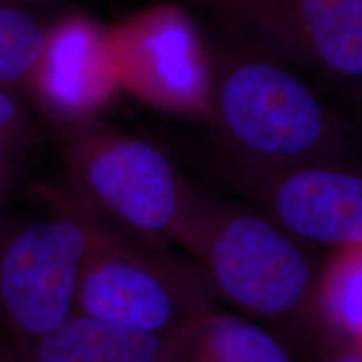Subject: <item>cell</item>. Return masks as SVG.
<instances>
[{
	"label": "cell",
	"instance_id": "cell-3",
	"mask_svg": "<svg viewBox=\"0 0 362 362\" xmlns=\"http://www.w3.org/2000/svg\"><path fill=\"white\" fill-rule=\"evenodd\" d=\"M252 47L356 83L362 76V0H192Z\"/></svg>",
	"mask_w": 362,
	"mask_h": 362
},
{
	"label": "cell",
	"instance_id": "cell-7",
	"mask_svg": "<svg viewBox=\"0 0 362 362\" xmlns=\"http://www.w3.org/2000/svg\"><path fill=\"white\" fill-rule=\"evenodd\" d=\"M274 218L298 240L341 248L361 247L362 178L332 166H293L267 192Z\"/></svg>",
	"mask_w": 362,
	"mask_h": 362
},
{
	"label": "cell",
	"instance_id": "cell-15",
	"mask_svg": "<svg viewBox=\"0 0 362 362\" xmlns=\"http://www.w3.org/2000/svg\"><path fill=\"white\" fill-rule=\"evenodd\" d=\"M324 362H362L361 346L344 347L341 352H337V354L330 356L329 359H325Z\"/></svg>",
	"mask_w": 362,
	"mask_h": 362
},
{
	"label": "cell",
	"instance_id": "cell-6",
	"mask_svg": "<svg viewBox=\"0 0 362 362\" xmlns=\"http://www.w3.org/2000/svg\"><path fill=\"white\" fill-rule=\"evenodd\" d=\"M76 312L165 337L176 336L202 317L189 310L165 272L98 240L81 275Z\"/></svg>",
	"mask_w": 362,
	"mask_h": 362
},
{
	"label": "cell",
	"instance_id": "cell-17",
	"mask_svg": "<svg viewBox=\"0 0 362 362\" xmlns=\"http://www.w3.org/2000/svg\"><path fill=\"white\" fill-rule=\"evenodd\" d=\"M52 2V0H16L13 4H47Z\"/></svg>",
	"mask_w": 362,
	"mask_h": 362
},
{
	"label": "cell",
	"instance_id": "cell-4",
	"mask_svg": "<svg viewBox=\"0 0 362 362\" xmlns=\"http://www.w3.org/2000/svg\"><path fill=\"white\" fill-rule=\"evenodd\" d=\"M205 259L221 296L265 319L296 314L314 293L309 253L298 238L264 216L233 214L221 220L208 238Z\"/></svg>",
	"mask_w": 362,
	"mask_h": 362
},
{
	"label": "cell",
	"instance_id": "cell-1",
	"mask_svg": "<svg viewBox=\"0 0 362 362\" xmlns=\"http://www.w3.org/2000/svg\"><path fill=\"white\" fill-rule=\"evenodd\" d=\"M215 104L226 136L264 161L309 160L332 141L334 123L320 99L267 54L230 61L216 83Z\"/></svg>",
	"mask_w": 362,
	"mask_h": 362
},
{
	"label": "cell",
	"instance_id": "cell-16",
	"mask_svg": "<svg viewBox=\"0 0 362 362\" xmlns=\"http://www.w3.org/2000/svg\"><path fill=\"white\" fill-rule=\"evenodd\" d=\"M0 362H24V359L19 356V352L0 351Z\"/></svg>",
	"mask_w": 362,
	"mask_h": 362
},
{
	"label": "cell",
	"instance_id": "cell-12",
	"mask_svg": "<svg viewBox=\"0 0 362 362\" xmlns=\"http://www.w3.org/2000/svg\"><path fill=\"white\" fill-rule=\"evenodd\" d=\"M49 30L21 4L0 2V88L33 78Z\"/></svg>",
	"mask_w": 362,
	"mask_h": 362
},
{
	"label": "cell",
	"instance_id": "cell-5",
	"mask_svg": "<svg viewBox=\"0 0 362 362\" xmlns=\"http://www.w3.org/2000/svg\"><path fill=\"white\" fill-rule=\"evenodd\" d=\"M74 168L90 198L136 232L158 235L180 225L181 181L155 144L123 134L94 136L76 148Z\"/></svg>",
	"mask_w": 362,
	"mask_h": 362
},
{
	"label": "cell",
	"instance_id": "cell-14",
	"mask_svg": "<svg viewBox=\"0 0 362 362\" xmlns=\"http://www.w3.org/2000/svg\"><path fill=\"white\" fill-rule=\"evenodd\" d=\"M22 112L19 104L8 96L6 89L0 88V143L19 128Z\"/></svg>",
	"mask_w": 362,
	"mask_h": 362
},
{
	"label": "cell",
	"instance_id": "cell-10",
	"mask_svg": "<svg viewBox=\"0 0 362 362\" xmlns=\"http://www.w3.org/2000/svg\"><path fill=\"white\" fill-rule=\"evenodd\" d=\"M136 51L149 83L163 96L178 103L200 101L205 89L197 37L178 13H161L144 25Z\"/></svg>",
	"mask_w": 362,
	"mask_h": 362
},
{
	"label": "cell",
	"instance_id": "cell-2",
	"mask_svg": "<svg viewBox=\"0 0 362 362\" xmlns=\"http://www.w3.org/2000/svg\"><path fill=\"white\" fill-rule=\"evenodd\" d=\"M93 228L72 216L35 221L0 252V310L24 352L72 314L81 275L94 243Z\"/></svg>",
	"mask_w": 362,
	"mask_h": 362
},
{
	"label": "cell",
	"instance_id": "cell-13",
	"mask_svg": "<svg viewBox=\"0 0 362 362\" xmlns=\"http://www.w3.org/2000/svg\"><path fill=\"white\" fill-rule=\"evenodd\" d=\"M322 305L329 322L359 344L362 330L361 247L344 248L324 277Z\"/></svg>",
	"mask_w": 362,
	"mask_h": 362
},
{
	"label": "cell",
	"instance_id": "cell-11",
	"mask_svg": "<svg viewBox=\"0 0 362 362\" xmlns=\"http://www.w3.org/2000/svg\"><path fill=\"white\" fill-rule=\"evenodd\" d=\"M166 362H292L270 330L238 315H202L171 336Z\"/></svg>",
	"mask_w": 362,
	"mask_h": 362
},
{
	"label": "cell",
	"instance_id": "cell-8",
	"mask_svg": "<svg viewBox=\"0 0 362 362\" xmlns=\"http://www.w3.org/2000/svg\"><path fill=\"white\" fill-rule=\"evenodd\" d=\"M107 56L94 29L69 22L49 30L33 78L42 98L61 112L88 111L107 84Z\"/></svg>",
	"mask_w": 362,
	"mask_h": 362
},
{
	"label": "cell",
	"instance_id": "cell-9",
	"mask_svg": "<svg viewBox=\"0 0 362 362\" xmlns=\"http://www.w3.org/2000/svg\"><path fill=\"white\" fill-rule=\"evenodd\" d=\"M170 342L76 312L19 356L24 362H166Z\"/></svg>",
	"mask_w": 362,
	"mask_h": 362
}]
</instances>
